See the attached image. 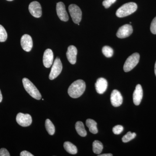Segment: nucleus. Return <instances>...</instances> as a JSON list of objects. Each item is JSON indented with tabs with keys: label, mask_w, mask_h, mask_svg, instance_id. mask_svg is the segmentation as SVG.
<instances>
[{
	"label": "nucleus",
	"mask_w": 156,
	"mask_h": 156,
	"mask_svg": "<svg viewBox=\"0 0 156 156\" xmlns=\"http://www.w3.org/2000/svg\"><path fill=\"white\" fill-rule=\"evenodd\" d=\"M95 89L98 94H102L106 91L108 87L107 81L103 78L98 79L95 84Z\"/></svg>",
	"instance_id": "dca6fc26"
},
{
	"label": "nucleus",
	"mask_w": 156,
	"mask_h": 156,
	"mask_svg": "<svg viewBox=\"0 0 156 156\" xmlns=\"http://www.w3.org/2000/svg\"><path fill=\"white\" fill-rule=\"evenodd\" d=\"M7 1H13V0H7Z\"/></svg>",
	"instance_id": "473e14b6"
},
{
	"label": "nucleus",
	"mask_w": 156,
	"mask_h": 156,
	"mask_svg": "<svg viewBox=\"0 0 156 156\" xmlns=\"http://www.w3.org/2000/svg\"><path fill=\"white\" fill-rule=\"evenodd\" d=\"M62 69V66L61 60L59 58L57 57L55 59L51 69L49 75L50 80H53L57 77L61 73Z\"/></svg>",
	"instance_id": "423d86ee"
},
{
	"label": "nucleus",
	"mask_w": 156,
	"mask_h": 156,
	"mask_svg": "<svg viewBox=\"0 0 156 156\" xmlns=\"http://www.w3.org/2000/svg\"><path fill=\"white\" fill-rule=\"evenodd\" d=\"M143 92L141 85L140 84L136 85L133 95V102L134 105H138L140 104L142 99Z\"/></svg>",
	"instance_id": "2eb2a0df"
},
{
	"label": "nucleus",
	"mask_w": 156,
	"mask_h": 156,
	"mask_svg": "<svg viewBox=\"0 0 156 156\" xmlns=\"http://www.w3.org/2000/svg\"><path fill=\"white\" fill-rule=\"evenodd\" d=\"M116 0H104L102 5L105 9H108L115 2Z\"/></svg>",
	"instance_id": "a878e982"
},
{
	"label": "nucleus",
	"mask_w": 156,
	"mask_h": 156,
	"mask_svg": "<svg viewBox=\"0 0 156 156\" xmlns=\"http://www.w3.org/2000/svg\"><path fill=\"white\" fill-rule=\"evenodd\" d=\"M137 9L136 3L129 2L124 4L117 10L116 15L119 17H123L133 14Z\"/></svg>",
	"instance_id": "f03ea898"
},
{
	"label": "nucleus",
	"mask_w": 156,
	"mask_h": 156,
	"mask_svg": "<svg viewBox=\"0 0 156 156\" xmlns=\"http://www.w3.org/2000/svg\"><path fill=\"white\" fill-rule=\"evenodd\" d=\"M133 33V28L130 24H125L119 28L116 35L119 38H125L130 36Z\"/></svg>",
	"instance_id": "6e6552de"
},
{
	"label": "nucleus",
	"mask_w": 156,
	"mask_h": 156,
	"mask_svg": "<svg viewBox=\"0 0 156 156\" xmlns=\"http://www.w3.org/2000/svg\"><path fill=\"white\" fill-rule=\"evenodd\" d=\"M86 125L89 128V131L92 134H96L98 132L97 127V123L94 120L88 119L86 121Z\"/></svg>",
	"instance_id": "f3484780"
},
{
	"label": "nucleus",
	"mask_w": 156,
	"mask_h": 156,
	"mask_svg": "<svg viewBox=\"0 0 156 156\" xmlns=\"http://www.w3.org/2000/svg\"><path fill=\"white\" fill-rule=\"evenodd\" d=\"M21 47L24 51L30 52L33 47V41L31 37L28 34H24L20 40Z\"/></svg>",
	"instance_id": "9b49d317"
},
{
	"label": "nucleus",
	"mask_w": 156,
	"mask_h": 156,
	"mask_svg": "<svg viewBox=\"0 0 156 156\" xmlns=\"http://www.w3.org/2000/svg\"><path fill=\"white\" fill-rule=\"evenodd\" d=\"M140 55L139 53H133L128 57L124 65V70L126 72H128L134 68L139 62Z\"/></svg>",
	"instance_id": "20e7f679"
},
{
	"label": "nucleus",
	"mask_w": 156,
	"mask_h": 156,
	"mask_svg": "<svg viewBox=\"0 0 156 156\" xmlns=\"http://www.w3.org/2000/svg\"><path fill=\"white\" fill-rule=\"evenodd\" d=\"M75 128L76 131L80 136L83 137L87 136V132L85 129L83 123L82 122L80 121L77 122L75 125Z\"/></svg>",
	"instance_id": "6ab92c4d"
},
{
	"label": "nucleus",
	"mask_w": 156,
	"mask_h": 156,
	"mask_svg": "<svg viewBox=\"0 0 156 156\" xmlns=\"http://www.w3.org/2000/svg\"><path fill=\"white\" fill-rule=\"evenodd\" d=\"M150 29L152 33L156 34V17L153 20L151 23Z\"/></svg>",
	"instance_id": "bb28decb"
},
{
	"label": "nucleus",
	"mask_w": 156,
	"mask_h": 156,
	"mask_svg": "<svg viewBox=\"0 0 156 156\" xmlns=\"http://www.w3.org/2000/svg\"><path fill=\"white\" fill-rule=\"evenodd\" d=\"M136 136V133H132L131 131H129L125 136H123L122 140L124 143L128 142L130 141V140L134 139Z\"/></svg>",
	"instance_id": "5701e85b"
},
{
	"label": "nucleus",
	"mask_w": 156,
	"mask_h": 156,
	"mask_svg": "<svg viewBox=\"0 0 156 156\" xmlns=\"http://www.w3.org/2000/svg\"><path fill=\"white\" fill-rule=\"evenodd\" d=\"M111 101L112 105L115 107L120 106L122 103V96L118 90L115 89L112 92L111 95Z\"/></svg>",
	"instance_id": "f8f14e48"
},
{
	"label": "nucleus",
	"mask_w": 156,
	"mask_h": 156,
	"mask_svg": "<svg viewBox=\"0 0 156 156\" xmlns=\"http://www.w3.org/2000/svg\"><path fill=\"white\" fill-rule=\"evenodd\" d=\"M98 156H112V154H102L98 155Z\"/></svg>",
	"instance_id": "c756f323"
},
{
	"label": "nucleus",
	"mask_w": 156,
	"mask_h": 156,
	"mask_svg": "<svg viewBox=\"0 0 156 156\" xmlns=\"http://www.w3.org/2000/svg\"><path fill=\"white\" fill-rule=\"evenodd\" d=\"M63 147L65 150L71 154H75L77 153V149L75 145L69 141H66L64 143Z\"/></svg>",
	"instance_id": "a211bd4d"
},
{
	"label": "nucleus",
	"mask_w": 156,
	"mask_h": 156,
	"mask_svg": "<svg viewBox=\"0 0 156 156\" xmlns=\"http://www.w3.org/2000/svg\"><path fill=\"white\" fill-rule=\"evenodd\" d=\"M102 53L106 57H111L113 55V49L109 46H104L102 49Z\"/></svg>",
	"instance_id": "4be33fe9"
},
{
	"label": "nucleus",
	"mask_w": 156,
	"mask_h": 156,
	"mask_svg": "<svg viewBox=\"0 0 156 156\" xmlns=\"http://www.w3.org/2000/svg\"><path fill=\"white\" fill-rule=\"evenodd\" d=\"M69 11L73 21L76 24L80 23L82 20V12L77 5L72 4L69 7Z\"/></svg>",
	"instance_id": "39448f33"
},
{
	"label": "nucleus",
	"mask_w": 156,
	"mask_h": 156,
	"mask_svg": "<svg viewBox=\"0 0 156 156\" xmlns=\"http://www.w3.org/2000/svg\"><path fill=\"white\" fill-rule=\"evenodd\" d=\"M10 154L8 150L2 148L0 149V156H10Z\"/></svg>",
	"instance_id": "cd10ccee"
},
{
	"label": "nucleus",
	"mask_w": 156,
	"mask_h": 156,
	"mask_svg": "<svg viewBox=\"0 0 156 156\" xmlns=\"http://www.w3.org/2000/svg\"><path fill=\"white\" fill-rule=\"evenodd\" d=\"M22 82L26 91L31 97L37 100H40L41 98V95L39 90L27 78H23Z\"/></svg>",
	"instance_id": "7ed1b4c3"
},
{
	"label": "nucleus",
	"mask_w": 156,
	"mask_h": 156,
	"mask_svg": "<svg viewBox=\"0 0 156 156\" xmlns=\"http://www.w3.org/2000/svg\"><path fill=\"white\" fill-rule=\"evenodd\" d=\"M77 54V48L73 45H71L68 48L66 56L69 62L72 64H75L76 62V56Z\"/></svg>",
	"instance_id": "4468645a"
},
{
	"label": "nucleus",
	"mask_w": 156,
	"mask_h": 156,
	"mask_svg": "<svg viewBox=\"0 0 156 156\" xmlns=\"http://www.w3.org/2000/svg\"><path fill=\"white\" fill-rule=\"evenodd\" d=\"M56 10L57 15L60 20H61L62 21H65V22L68 20V14L66 10L65 6L64 3L62 2H59L57 3Z\"/></svg>",
	"instance_id": "1a4fd4ad"
},
{
	"label": "nucleus",
	"mask_w": 156,
	"mask_h": 156,
	"mask_svg": "<svg viewBox=\"0 0 156 156\" xmlns=\"http://www.w3.org/2000/svg\"><path fill=\"white\" fill-rule=\"evenodd\" d=\"M53 53L50 49L45 50L43 56V63L45 67L50 68L53 64Z\"/></svg>",
	"instance_id": "ddd939ff"
},
{
	"label": "nucleus",
	"mask_w": 156,
	"mask_h": 156,
	"mask_svg": "<svg viewBox=\"0 0 156 156\" xmlns=\"http://www.w3.org/2000/svg\"><path fill=\"white\" fill-rule=\"evenodd\" d=\"M2 92L0 90V102H2Z\"/></svg>",
	"instance_id": "7c9ffc66"
},
{
	"label": "nucleus",
	"mask_w": 156,
	"mask_h": 156,
	"mask_svg": "<svg viewBox=\"0 0 156 156\" xmlns=\"http://www.w3.org/2000/svg\"><path fill=\"white\" fill-rule=\"evenodd\" d=\"M154 72H155V74L156 76V62L155 64Z\"/></svg>",
	"instance_id": "2f4dec72"
},
{
	"label": "nucleus",
	"mask_w": 156,
	"mask_h": 156,
	"mask_svg": "<svg viewBox=\"0 0 156 156\" xmlns=\"http://www.w3.org/2000/svg\"><path fill=\"white\" fill-rule=\"evenodd\" d=\"M16 121L20 126L25 127L30 126L32 119L30 115L19 113L16 117Z\"/></svg>",
	"instance_id": "0eeeda50"
},
{
	"label": "nucleus",
	"mask_w": 156,
	"mask_h": 156,
	"mask_svg": "<svg viewBox=\"0 0 156 156\" xmlns=\"http://www.w3.org/2000/svg\"><path fill=\"white\" fill-rule=\"evenodd\" d=\"M123 130H124V128L122 126L117 125L113 128L112 131L115 134H119L122 132Z\"/></svg>",
	"instance_id": "393cba45"
},
{
	"label": "nucleus",
	"mask_w": 156,
	"mask_h": 156,
	"mask_svg": "<svg viewBox=\"0 0 156 156\" xmlns=\"http://www.w3.org/2000/svg\"><path fill=\"white\" fill-rule=\"evenodd\" d=\"M45 127H46V130L48 133V134L51 135H53L55 133V127L53 124L49 119H47L45 122Z\"/></svg>",
	"instance_id": "412c9836"
},
{
	"label": "nucleus",
	"mask_w": 156,
	"mask_h": 156,
	"mask_svg": "<svg viewBox=\"0 0 156 156\" xmlns=\"http://www.w3.org/2000/svg\"><path fill=\"white\" fill-rule=\"evenodd\" d=\"M93 151L94 153L99 154L101 153L103 148V146L102 143L98 140H95L92 144Z\"/></svg>",
	"instance_id": "aec40b11"
},
{
	"label": "nucleus",
	"mask_w": 156,
	"mask_h": 156,
	"mask_svg": "<svg viewBox=\"0 0 156 156\" xmlns=\"http://www.w3.org/2000/svg\"><path fill=\"white\" fill-rule=\"evenodd\" d=\"M29 11L33 16L39 18L42 15L41 6L37 2H32L29 6Z\"/></svg>",
	"instance_id": "9d476101"
},
{
	"label": "nucleus",
	"mask_w": 156,
	"mask_h": 156,
	"mask_svg": "<svg viewBox=\"0 0 156 156\" xmlns=\"http://www.w3.org/2000/svg\"><path fill=\"white\" fill-rule=\"evenodd\" d=\"M8 37V34L5 28L0 25V42L5 41Z\"/></svg>",
	"instance_id": "b1692460"
},
{
	"label": "nucleus",
	"mask_w": 156,
	"mask_h": 156,
	"mask_svg": "<svg viewBox=\"0 0 156 156\" xmlns=\"http://www.w3.org/2000/svg\"><path fill=\"white\" fill-rule=\"evenodd\" d=\"M86 87V83L83 80H77L70 86L68 90V93L71 97L78 98L83 94Z\"/></svg>",
	"instance_id": "f257e3e1"
},
{
	"label": "nucleus",
	"mask_w": 156,
	"mask_h": 156,
	"mask_svg": "<svg viewBox=\"0 0 156 156\" xmlns=\"http://www.w3.org/2000/svg\"><path fill=\"white\" fill-rule=\"evenodd\" d=\"M20 156H33L29 152L26 151H23L21 152L20 154Z\"/></svg>",
	"instance_id": "c85d7f7f"
}]
</instances>
